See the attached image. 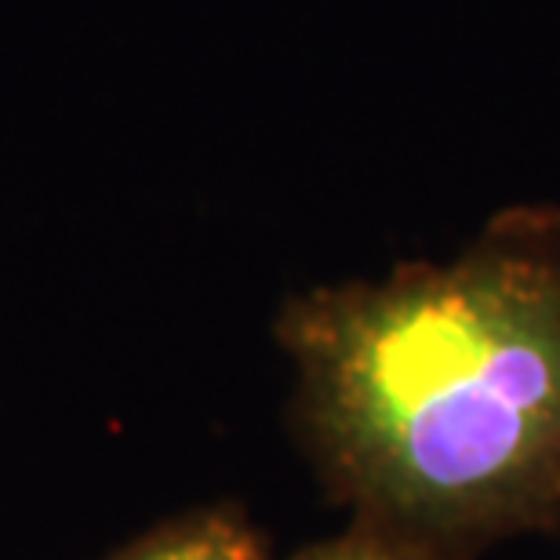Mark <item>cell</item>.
I'll return each instance as SVG.
<instances>
[{"instance_id":"obj_3","label":"cell","mask_w":560,"mask_h":560,"mask_svg":"<svg viewBox=\"0 0 560 560\" xmlns=\"http://www.w3.org/2000/svg\"><path fill=\"white\" fill-rule=\"evenodd\" d=\"M291 560H474V557L441 550V546L419 542L411 535L378 528V524L350 521L342 532L328 535V539L302 546Z\"/></svg>"},{"instance_id":"obj_1","label":"cell","mask_w":560,"mask_h":560,"mask_svg":"<svg viewBox=\"0 0 560 560\" xmlns=\"http://www.w3.org/2000/svg\"><path fill=\"white\" fill-rule=\"evenodd\" d=\"M302 455L350 521L474 557L560 524V205L284 299Z\"/></svg>"},{"instance_id":"obj_2","label":"cell","mask_w":560,"mask_h":560,"mask_svg":"<svg viewBox=\"0 0 560 560\" xmlns=\"http://www.w3.org/2000/svg\"><path fill=\"white\" fill-rule=\"evenodd\" d=\"M98 560H273V539L241 502H205L150 524Z\"/></svg>"}]
</instances>
